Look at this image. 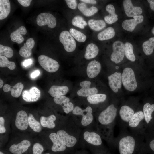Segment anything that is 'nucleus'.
Instances as JSON below:
<instances>
[{
  "label": "nucleus",
  "instance_id": "6e6d98bb",
  "mask_svg": "<svg viewBox=\"0 0 154 154\" xmlns=\"http://www.w3.org/2000/svg\"><path fill=\"white\" fill-rule=\"evenodd\" d=\"M97 154H103L100 153H98Z\"/></svg>",
  "mask_w": 154,
  "mask_h": 154
},
{
  "label": "nucleus",
  "instance_id": "a878e982",
  "mask_svg": "<svg viewBox=\"0 0 154 154\" xmlns=\"http://www.w3.org/2000/svg\"><path fill=\"white\" fill-rule=\"evenodd\" d=\"M69 88L66 86H52L50 88L48 92L52 97L64 95L68 92Z\"/></svg>",
  "mask_w": 154,
  "mask_h": 154
},
{
  "label": "nucleus",
  "instance_id": "79ce46f5",
  "mask_svg": "<svg viewBox=\"0 0 154 154\" xmlns=\"http://www.w3.org/2000/svg\"><path fill=\"white\" fill-rule=\"evenodd\" d=\"M44 150L43 146L41 144L35 143L32 147L33 154H42Z\"/></svg>",
  "mask_w": 154,
  "mask_h": 154
},
{
  "label": "nucleus",
  "instance_id": "f257e3e1",
  "mask_svg": "<svg viewBox=\"0 0 154 154\" xmlns=\"http://www.w3.org/2000/svg\"><path fill=\"white\" fill-rule=\"evenodd\" d=\"M144 136L139 135L129 131L127 129H121L115 138L120 154H134L138 149L143 147Z\"/></svg>",
  "mask_w": 154,
  "mask_h": 154
},
{
  "label": "nucleus",
  "instance_id": "a211bd4d",
  "mask_svg": "<svg viewBox=\"0 0 154 154\" xmlns=\"http://www.w3.org/2000/svg\"><path fill=\"white\" fill-rule=\"evenodd\" d=\"M31 143L29 141L24 140L18 144L11 145L9 151L13 154H22L27 151Z\"/></svg>",
  "mask_w": 154,
  "mask_h": 154
},
{
  "label": "nucleus",
  "instance_id": "72a5a7b5",
  "mask_svg": "<svg viewBox=\"0 0 154 154\" xmlns=\"http://www.w3.org/2000/svg\"><path fill=\"white\" fill-rule=\"evenodd\" d=\"M144 52L147 55L151 54L154 49V37H151L144 42L142 45Z\"/></svg>",
  "mask_w": 154,
  "mask_h": 154
},
{
  "label": "nucleus",
  "instance_id": "5fc2aeb1",
  "mask_svg": "<svg viewBox=\"0 0 154 154\" xmlns=\"http://www.w3.org/2000/svg\"><path fill=\"white\" fill-rule=\"evenodd\" d=\"M0 154H5L3 152L0 151Z\"/></svg>",
  "mask_w": 154,
  "mask_h": 154
},
{
  "label": "nucleus",
  "instance_id": "cd10ccee",
  "mask_svg": "<svg viewBox=\"0 0 154 154\" xmlns=\"http://www.w3.org/2000/svg\"><path fill=\"white\" fill-rule=\"evenodd\" d=\"M98 48L96 44L93 43L90 44L86 47L84 58L87 60L95 58L98 55Z\"/></svg>",
  "mask_w": 154,
  "mask_h": 154
},
{
  "label": "nucleus",
  "instance_id": "f704fd0d",
  "mask_svg": "<svg viewBox=\"0 0 154 154\" xmlns=\"http://www.w3.org/2000/svg\"><path fill=\"white\" fill-rule=\"evenodd\" d=\"M41 125L39 122L35 120L32 114H29L28 116V125L34 131L40 132L42 129Z\"/></svg>",
  "mask_w": 154,
  "mask_h": 154
},
{
  "label": "nucleus",
  "instance_id": "a18cd8bd",
  "mask_svg": "<svg viewBox=\"0 0 154 154\" xmlns=\"http://www.w3.org/2000/svg\"><path fill=\"white\" fill-rule=\"evenodd\" d=\"M32 1L31 0H18L19 3L24 7L29 6Z\"/></svg>",
  "mask_w": 154,
  "mask_h": 154
},
{
  "label": "nucleus",
  "instance_id": "6e6552de",
  "mask_svg": "<svg viewBox=\"0 0 154 154\" xmlns=\"http://www.w3.org/2000/svg\"><path fill=\"white\" fill-rule=\"evenodd\" d=\"M112 49L111 60L116 64L119 63L123 60L124 57V44L121 41H116L113 43Z\"/></svg>",
  "mask_w": 154,
  "mask_h": 154
},
{
  "label": "nucleus",
  "instance_id": "a19ab883",
  "mask_svg": "<svg viewBox=\"0 0 154 154\" xmlns=\"http://www.w3.org/2000/svg\"><path fill=\"white\" fill-rule=\"evenodd\" d=\"M53 100L56 104L61 105L62 108L65 107L70 101L69 98L64 95L54 97Z\"/></svg>",
  "mask_w": 154,
  "mask_h": 154
},
{
  "label": "nucleus",
  "instance_id": "412c9836",
  "mask_svg": "<svg viewBox=\"0 0 154 154\" xmlns=\"http://www.w3.org/2000/svg\"><path fill=\"white\" fill-rule=\"evenodd\" d=\"M101 69L100 63L95 60L91 61L88 65L86 72L88 76L90 78L96 77L100 72Z\"/></svg>",
  "mask_w": 154,
  "mask_h": 154
},
{
  "label": "nucleus",
  "instance_id": "f03ea898",
  "mask_svg": "<svg viewBox=\"0 0 154 154\" xmlns=\"http://www.w3.org/2000/svg\"><path fill=\"white\" fill-rule=\"evenodd\" d=\"M118 110L113 104L108 106L102 111L97 118L98 121L100 125L113 133V128L114 125L118 116Z\"/></svg>",
  "mask_w": 154,
  "mask_h": 154
},
{
  "label": "nucleus",
  "instance_id": "09e8293b",
  "mask_svg": "<svg viewBox=\"0 0 154 154\" xmlns=\"http://www.w3.org/2000/svg\"><path fill=\"white\" fill-rule=\"evenodd\" d=\"M32 60L31 59H28L25 60L23 63V66L26 67L31 64Z\"/></svg>",
  "mask_w": 154,
  "mask_h": 154
},
{
  "label": "nucleus",
  "instance_id": "4d7b16f0",
  "mask_svg": "<svg viewBox=\"0 0 154 154\" xmlns=\"http://www.w3.org/2000/svg\"><path fill=\"white\" fill-rule=\"evenodd\" d=\"M116 69H118V67L117 66L116 67Z\"/></svg>",
  "mask_w": 154,
  "mask_h": 154
},
{
  "label": "nucleus",
  "instance_id": "5701e85b",
  "mask_svg": "<svg viewBox=\"0 0 154 154\" xmlns=\"http://www.w3.org/2000/svg\"><path fill=\"white\" fill-rule=\"evenodd\" d=\"M8 84H5L3 87V90L5 92H11V96L17 98L19 97L24 88V85L21 83H18L15 86L12 87Z\"/></svg>",
  "mask_w": 154,
  "mask_h": 154
},
{
  "label": "nucleus",
  "instance_id": "aec40b11",
  "mask_svg": "<svg viewBox=\"0 0 154 154\" xmlns=\"http://www.w3.org/2000/svg\"><path fill=\"white\" fill-rule=\"evenodd\" d=\"M49 137L53 143L51 147L52 151L54 152H61L66 150L67 147L60 140L56 133H52L50 134Z\"/></svg>",
  "mask_w": 154,
  "mask_h": 154
},
{
  "label": "nucleus",
  "instance_id": "ea45409f",
  "mask_svg": "<svg viewBox=\"0 0 154 154\" xmlns=\"http://www.w3.org/2000/svg\"><path fill=\"white\" fill-rule=\"evenodd\" d=\"M12 49L10 47L0 45V55L7 58H10L13 56Z\"/></svg>",
  "mask_w": 154,
  "mask_h": 154
},
{
  "label": "nucleus",
  "instance_id": "20e7f679",
  "mask_svg": "<svg viewBox=\"0 0 154 154\" xmlns=\"http://www.w3.org/2000/svg\"><path fill=\"white\" fill-rule=\"evenodd\" d=\"M122 81L125 88L130 91H133L137 86V81L133 70L130 68L127 67L123 70L122 74Z\"/></svg>",
  "mask_w": 154,
  "mask_h": 154
},
{
  "label": "nucleus",
  "instance_id": "de8ad7c7",
  "mask_svg": "<svg viewBox=\"0 0 154 154\" xmlns=\"http://www.w3.org/2000/svg\"><path fill=\"white\" fill-rule=\"evenodd\" d=\"M40 74V71L38 70H37L32 72L31 75V77L32 78H35L38 76Z\"/></svg>",
  "mask_w": 154,
  "mask_h": 154
},
{
  "label": "nucleus",
  "instance_id": "ddd939ff",
  "mask_svg": "<svg viewBox=\"0 0 154 154\" xmlns=\"http://www.w3.org/2000/svg\"><path fill=\"white\" fill-rule=\"evenodd\" d=\"M91 82L89 81H84L80 83L81 88L77 92V94L80 96L88 97L97 93L98 90L95 87L90 88Z\"/></svg>",
  "mask_w": 154,
  "mask_h": 154
},
{
  "label": "nucleus",
  "instance_id": "3c124183",
  "mask_svg": "<svg viewBox=\"0 0 154 154\" xmlns=\"http://www.w3.org/2000/svg\"><path fill=\"white\" fill-rule=\"evenodd\" d=\"M147 1L149 3V6L151 9L154 11V0H148Z\"/></svg>",
  "mask_w": 154,
  "mask_h": 154
},
{
  "label": "nucleus",
  "instance_id": "c9c22d12",
  "mask_svg": "<svg viewBox=\"0 0 154 154\" xmlns=\"http://www.w3.org/2000/svg\"><path fill=\"white\" fill-rule=\"evenodd\" d=\"M125 54L127 59L132 62L135 60V57L133 52V47L131 43L126 42L124 44Z\"/></svg>",
  "mask_w": 154,
  "mask_h": 154
},
{
  "label": "nucleus",
  "instance_id": "e433bc0d",
  "mask_svg": "<svg viewBox=\"0 0 154 154\" xmlns=\"http://www.w3.org/2000/svg\"><path fill=\"white\" fill-rule=\"evenodd\" d=\"M69 32L73 37L80 42H84L86 39V36L84 33L76 29L71 28L69 30Z\"/></svg>",
  "mask_w": 154,
  "mask_h": 154
},
{
  "label": "nucleus",
  "instance_id": "39448f33",
  "mask_svg": "<svg viewBox=\"0 0 154 154\" xmlns=\"http://www.w3.org/2000/svg\"><path fill=\"white\" fill-rule=\"evenodd\" d=\"M73 114L82 116L81 123L83 126L90 125L93 121L94 117L92 114V110L89 106L84 109H82L78 106H75L72 111Z\"/></svg>",
  "mask_w": 154,
  "mask_h": 154
},
{
  "label": "nucleus",
  "instance_id": "9b49d317",
  "mask_svg": "<svg viewBox=\"0 0 154 154\" xmlns=\"http://www.w3.org/2000/svg\"><path fill=\"white\" fill-rule=\"evenodd\" d=\"M84 139L88 143L96 146H100L102 144L101 136L94 131H85L83 133Z\"/></svg>",
  "mask_w": 154,
  "mask_h": 154
},
{
  "label": "nucleus",
  "instance_id": "8fccbe9b",
  "mask_svg": "<svg viewBox=\"0 0 154 154\" xmlns=\"http://www.w3.org/2000/svg\"><path fill=\"white\" fill-rule=\"evenodd\" d=\"M80 1L92 4H96V1L94 0H81Z\"/></svg>",
  "mask_w": 154,
  "mask_h": 154
},
{
  "label": "nucleus",
  "instance_id": "393cba45",
  "mask_svg": "<svg viewBox=\"0 0 154 154\" xmlns=\"http://www.w3.org/2000/svg\"><path fill=\"white\" fill-rule=\"evenodd\" d=\"M106 9L109 15L104 17L105 22L108 24H111L117 21L118 19V15L116 13L114 6L111 4H108L106 6Z\"/></svg>",
  "mask_w": 154,
  "mask_h": 154
},
{
  "label": "nucleus",
  "instance_id": "423d86ee",
  "mask_svg": "<svg viewBox=\"0 0 154 154\" xmlns=\"http://www.w3.org/2000/svg\"><path fill=\"white\" fill-rule=\"evenodd\" d=\"M38 60L41 67L49 72H56L59 68L60 65L56 61L46 55L40 56Z\"/></svg>",
  "mask_w": 154,
  "mask_h": 154
},
{
  "label": "nucleus",
  "instance_id": "473e14b6",
  "mask_svg": "<svg viewBox=\"0 0 154 154\" xmlns=\"http://www.w3.org/2000/svg\"><path fill=\"white\" fill-rule=\"evenodd\" d=\"M106 98V95L105 94H96L88 97L87 100L89 103L96 104L104 102Z\"/></svg>",
  "mask_w": 154,
  "mask_h": 154
},
{
  "label": "nucleus",
  "instance_id": "2eb2a0df",
  "mask_svg": "<svg viewBox=\"0 0 154 154\" xmlns=\"http://www.w3.org/2000/svg\"><path fill=\"white\" fill-rule=\"evenodd\" d=\"M108 78L110 88L114 92H117L121 86L122 74L116 72L109 76Z\"/></svg>",
  "mask_w": 154,
  "mask_h": 154
},
{
  "label": "nucleus",
  "instance_id": "7c9ffc66",
  "mask_svg": "<svg viewBox=\"0 0 154 154\" xmlns=\"http://www.w3.org/2000/svg\"><path fill=\"white\" fill-rule=\"evenodd\" d=\"M78 8L85 16L87 17L92 16L98 11V9L96 7L92 6L88 8L86 4L83 2L79 3L78 5Z\"/></svg>",
  "mask_w": 154,
  "mask_h": 154
},
{
  "label": "nucleus",
  "instance_id": "2f4dec72",
  "mask_svg": "<svg viewBox=\"0 0 154 154\" xmlns=\"http://www.w3.org/2000/svg\"><path fill=\"white\" fill-rule=\"evenodd\" d=\"M89 27L92 30L98 31L104 29L106 26L105 22L102 20L90 19L88 22Z\"/></svg>",
  "mask_w": 154,
  "mask_h": 154
},
{
  "label": "nucleus",
  "instance_id": "49530a36",
  "mask_svg": "<svg viewBox=\"0 0 154 154\" xmlns=\"http://www.w3.org/2000/svg\"><path fill=\"white\" fill-rule=\"evenodd\" d=\"M146 141H149V143L147 142V143L150 149L154 152V138L152 139H150L149 141L147 140Z\"/></svg>",
  "mask_w": 154,
  "mask_h": 154
},
{
  "label": "nucleus",
  "instance_id": "7ed1b4c3",
  "mask_svg": "<svg viewBox=\"0 0 154 154\" xmlns=\"http://www.w3.org/2000/svg\"><path fill=\"white\" fill-rule=\"evenodd\" d=\"M127 127L132 133L136 135L144 136L145 129L143 110L135 111L129 122Z\"/></svg>",
  "mask_w": 154,
  "mask_h": 154
},
{
  "label": "nucleus",
  "instance_id": "6ab92c4d",
  "mask_svg": "<svg viewBox=\"0 0 154 154\" xmlns=\"http://www.w3.org/2000/svg\"><path fill=\"white\" fill-rule=\"evenodd\" d=\"M143 111L146 130L147 127L151 123L153 119V114L154 112V104H151L148 102L145 103L143 106Z\"/></svg>",
  "mask_w": 154,
  "mask_h": 154
},
{
  "label": "nucleus",
  "instance_id": "9d476101",
  "mask_svg": "<svg viewBox=\"0 0 154 154\" xmlns=\"http://www.w3.org/2000/svg\"><path fill=\"white\" fill-rule=\"evenodd\" d=\"M56 134L59 139L67 147L72 148L77 142V139L76 136L71 133H68L64 130H58Z\"/></svg>",
  "mask_w": 154,
  "mask_h": 154
},
{
  "label": "nucleus",
  "instance_id": "b1692460",
  "mask_svg": "<svg viewBox=\"0 0 154 154\" xmlns=\"http://www.w3.org/2000/svg\"><path fill=\"white\" fill-rule=\"evenodd\" d=\"M27 33L26 28L21 26L12 32L10 35L11 40L13 42L18 44H21L24 40L22 35H24Z\"/></svg>",
  "mask_w": 154,
  "mask_h": 154
},
{
  "label": "nucleus",
  "instance_id": "c03bdc74",
  "mask_svg": "<svg viewBox=\"0 0 154 154\" xmlns=\"http://www.w3.org/2000/svg\"><path fill=\"white\" fill-rule=\"evenodd\" d=\"M5 120L2 117H0V133H4L6 131V129L4 126Z\"/></svg>",
  "mask_w": 154,
  "mask_h": 154
},
{
  "label": "nucleus",
  "instance_id": "c85d7f7f",
  "mask_svg": "<svg viewBox=\"0 0 154 154\" xmlns=\"http://www.w3.org/2000/svg\"><path fill=\"white\" fill-rule=\"evenodd\" d=\"M115 34L114 29L112 27H109L100 32L97 35V37L100 41L106 40L113 38Z\"/></svg>",
  "mask_w": 154,
  "mask_h": 154
},
{
  "label": "nucleus",
  "instance_id": "c756f323",
  "mask_svg": "<svg viewBox=\"0 0 154 154\" xmlns=\"http://www.w3.org/2000/svg\"><path fill=\"white\" fill-rule=\"evenodd\" d=\"M56 119V116L53 114L47 117L42 116L40 118V124L44 127L52 129L55 126L54 121Z\"/></svg>",
  "mask_w": 154,
  "mask_h": 154
},
{
  "label": "nucleus",
  "instance_id": "0eeeda50",
  "mask_svg": "<svg viewBox=\"0 0 154 154\" xmlns=\"http://www.w3.org/2000/svg\"><path fill=\"white\" fill-rule=\"evenodd\" d=\"M59 40L66 51L71 52L75 50L76 42L69 32L67 31L62 32L59 36Z\"/></svg>",
  "mask_w": 154,
  "mask_h": 154
},
{
  "label": "nucleus",
  "instance_id": "f8f14e48",
  "mask_svg": "<svg viewBox=\"0 0 154 154\" xmlns=\"http://www.w3.org/2000/svg\"><path fill=\"white\" fill-rule=\"evenodd\" d=\"M23 99L27 102L37 101L40 96V90L35 87H32L29 90H24L22 93Z\"/></svg>",
  "mask_w": 154,
  "mask_h": 154
},
{
  "label": "nucleus",
  "instance_id": "58836bf2",
  "mask_svg": "<svg viewBox=\"0 0 154 154\" xmlns=\"http://www.w3.org/2000/svg\"><path fill=\"white\" fill-rule=\"evenodd\" d=\"M72 23L74 26L82 29L87 25V23L83 18L79 15L74 17L72 20Z\"/></svg>",
  "mask_w": 154,
  "mask_h": 154
},
{
  "label": "nucleus",
  "instance_id": "4be33fe9",
  "mask_svg": "<svg viewBox=\"0 0 154 154\" xmlns=\"http://www.w3.org/2000/svg\"><path fill=\"white\" fill-rule=\"evenodd\" d=\"M35 42L33 39L30 38L27 39L19 51L20 55L24 58H27L30 56L32 54V49L35 45Z\"/></svg>",
  "mask_w": 154,
  "mask_h": 154
},
{
  "label": "nucleus",
  "instance_id": "dca6fc26",
  "mask_svg": "<svg viewBox=\"0 0 154 154\" xmlns=\"http://www.w3.org/2000/svg\"><path fill=\"white\" fill-rule=\"evenodd\" d=\"M28 124V117L26 112L23 110L17 113L15 121V125L19 129L21 130L26 129Z\"/></svg>",
  "mask_w": 154,
  "mask_h": 154
},
{
  "label": "nucleus",
  "instance_id": "864d4df0",
  "mask_svg": "<svg viewBox=\"0 0 154 154\" xmlns=\"http://www.w3.org/2000/svg\"><path fill=\"white\" fill-rule=\"evenodd\" d=\"M152 33L154 35V27H153V28H152V30H151Z\"/></svg>",
  "mask_w": 154,
  "mask_h": 154
},
{
  "label": "nucleus",
  "instance_id": "37998d69",
  "mask_svg": "<svg viewBox=\"0 0 154 154\" xmlns=\"http://www.w3.org/2000/svg\"><path fill=\"white\" fill-rule=\"evenodd\" d=\"M66 4L68 7L72 9H76L77 6V3L75 0H65Z\"/></svg>",
  "mask_w": 154,
  "mask_h": 154
},
{
  "label": "nucleus",
  "instance_id": "f3484780",
  "mask_svg": "<svg viewBox=\"0 0 154 154\" xmlns=\"http://www.w3.org/2000/svg\"><path fill=\"white\" fill-rule=\"evenodd\" d=\"M133 19L124 21L122 24L123 29L132 32L137 25L143 21L144 17L143 15H138L133 17Z\"/></svg>",
  "mask_w": 154,
  "mask_h": 154
},
{
  "label": "nucleus",
  "instance_id": "4c0bfd02",
  "mask_svg": "<svg viewBox=\"0 0 154 154\" xmlns=\"http://www.w3.org/2000/svg\"><path fill=\"white\" fill-rule=\"evenodd\" d=\"M0 67H7L9 69L13 70L15 68L16 65L14 62L9 61L7 57L0 55Z\"/></svg>",
  "mask_w": 154,
  "mask_h": 154
},
{
  "label": "nucleus",
  "instance_id": "bb28decb",
  "mask_svg": "<svg viewBox=\"0 0 154 154\" xmlns=\"http://www.w3.org/2000/svg\"><path fill=\"white\" fill-rule=\"evenodd\" d=\"M11 6L9 0H0V20L6 18L9 14Z\"/></svg>",
  "mask_w": 154,
  "mask_h": 154
},
{
  "label": "nucleus",
  "instance_id": "1a4fd4ad",
  "mask_svg": "<svg viewBox=\"0 0 154 154\" xmlns=\"http://www.w3.org/2000/svg\"><path fill=\"white\" fill-rule=\"evenodd\" d=\"M36 22L40 26L47 25L49 27L53 28L56 25V18L52 14L47 13H40L36 18Z\"/></svg>",
  "mask_w": 154,
  "mask_h": 154
},
{
  "label": "nucleus",
  "instance_id": "4468645a",
  "mask_svg": "<svg viewBox=\"0 0 154 154\" xmlns=\"http://www.w3.org/2000/svg\"><path fill=\"white\" fill-rule=\"evenodd\" d=\"M123 5L125 13L129 17H133L142 13L143 11L142 8L139 7L134 6L131 0H124Z\"/></svg>",
  "mask_w": 154,
  "mask_h": 154
},
{
  "label": "nucleus",
  "instance_id": "603ef678",
  "mask_svg": "<svg viewBox=\"0 0 154 154\" xmlns=\"http://www.w3.org/2000/svg\"><path fill=\"white\" fill-rule=\"evenodd\" d=\"M3 84V80L0 79V88H1Z\"/></svg>",
  "mask_w": 154,
  "mask_h": 154
},
{
  "label": "nucleus",
  "instance_id": "13d9d810",
  "mask_svg": "<svg viewBox=\"0 0 154 154\" xmlns=\"http://www.w3.org/2000/svg\"><path fill=\"white\" fill-rule=\"evenodd\" d=\"M44 154H51L49 153H45Z\"/></svg>",
  "mask_w": 154,
  "mask_h": 154
}]
</instances>
